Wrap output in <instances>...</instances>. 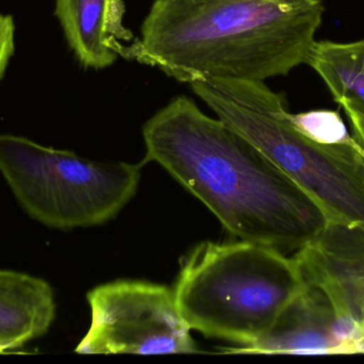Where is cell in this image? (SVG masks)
Wrapping results in <instances>:
<instances>
[{"instance_id":"52a82bcc","label":"cell","mask_w":364,"mask_h":364,"mask_svg":"<svg viewBox=\"0 0 364 364\" xmlns=\"http://www.w3.org/2000/svg\"><path fill=\"white\" fill-rule=\"evenodd\" d=\"M292 258L304 284L322 291L361 333L364 354V227L327 222Z\"/></svg>"},{"instance_id":"5bb4252c","label":"cell","mask_w":364,"mask_h":364,"mask_svg":"<svg viewBox=\"0 0 364 364\" xmlns=\"http://www.w3.org/2000/svg\"><path fill=\"white\" fill-rule=\"evenodd\" d=\"M350 125V134L364 150V115L350 109H343Z\"/></svg>"},{"instance_id":"5b68a950","label":"cell","mask_w":364,"mask_h":364,"mask_svg":"<svg viewBox=\"0 0 364 364\" xmlns=\"http://www.w3.org/2000/svg\"><path fill=\"white\" fill-rule=\"evenodd\" d=\"M142 164L95 162L0 135V173L32 219L57 230L100 226L136 196Z\"/></svg>"},{"instance_id":"8992f818","label":"cell","mask_w":364,"mask_h":364,"mask_svg":"<svg viewBox=\"0 0 364 364\" xmlns=\"http://www.w3.org/2000/svg\"><path fill=\"white\" fill-rule=\"evenodd\" d=\"M91 326L78 354L164 355L198 353L168 286L119 280L87 293Z\"/></svg>"},{"instance_id":"30bf717a","label":"cell","mask_w":364,"mask_h":364,"mask_svg":"<svg viewBox=\"0 0 364 364\" xmlns=\"http://www.w3.org/2000/svg\"><path fill=\"white\" fill-rule=\"evenodd\" d=\"M55 318V292L46 280L0 269V338L26 345L46 335Z\"/></svg>"},{"instance_id":"6da1fadb","label":"cell","mask_w":364,"mask_h":364,"mask_svg":"<svg viewBox=\"0 0 364 364\" xmlns=\"http://www.w3.org/2000/svg\"><path fill=\"white\" fill-rule=\"evenodd\" d=\"M146 155L203 202L230 234L288 254L326 216L263 152L192 98L175 96L143 126Z\"/></svg>"},{"instance_id":"9c48e42d","label":"cell","mask_w":364,"mask_h":364,"mask_svg":"<svg viewBox=\"0 0 364 364\" xmlns=\"http://www.w3.org/2000/svg\"><path fill=\"white\" fill-rule=\"evenodd\" d=\"M55 14L79 63L100 71L123 58L134 40L124 0H55Z\"/></svg>"},{"instance_id":"9a60e30c","label":"cell","mask_w":364,"mask_h":364,"mask_svg":"<svg viewBox=\"0 0 364 364\" xmlns=\"http://www.w3.org/2000/svg\"><path fill=\"white\" fill-rule=\"evenodd\" d=\"M25 344L18 340L9 339V338H0V354L15 350L17 348H23Z\"/></svg>"},{"instance_id":"7c38bea8","label":"cell","mask_w":364,"mask_h":364,"mask_svg":"<svg viewBox=\"0 0 364 364\" xmlns=\"http://www.w3.org/2000/svg\"><path fill=\"white\" fill-rule=\"evenodd\" d=\"M289 119L301 134L318 142L343 143L353 139L338 111L314 109L299 113H290Z\"/></svg>"},{"instance_id":"8fae6325","label":"cell","mask_w":364,"mask_h":364,"mask_svg":"<svg viewBox=\"0 0 364 364\" xmlns=\"http://www.w3.org/2000/svg\"><path fill=\"white\" fill-rule=\"evenodd\" d=\"M307 64L340 107L364 115V40L316 41Z\"/></svg>"},{"instance_id":"7a4b0ae2","label":"cell","mask_w":364,"mask_h":364,"mask_svg":"<svg viewBox=\"0 0 364 364\" xmlns=\"http://www.w3.org/2000/svg\"><path fill=\"white\" fill-rule=\"evenodd\" d=\"M321 0H155L123 58L192 83L265 81L307 64Z\"/></svg>"},{"instance_id":"4fadbf2b","label":"cell","mask_w":364,"mask_h":364,"mask_svg":"<svg viewBox=\"0 0 364 364\" xmlns=\"http://www.w3.org/2000/svg\"><path fill=\"white\" fill-rule=\"evenodd\" d=\"M15 23L11 15L0 14V80L15 51Z\"/></svg>"},{"instance_id":"ba28073f","label":"cell","mask_w":364,"mask_h":364,"mask_svg":"<svg viewBox=\"0 0 364 364\" xmlns=\"http://www.w3.org/2000/svg\"><path fill=\"white\" fill-rule=\"evenodd\" d=\"M363 339L342 318L328 297L304 284L269 331L256 343L230 353L264 355L363 354Z\"/></svg>"},{"instance_id":"277c9868","label":"cell","mask_w":364,"mask_h":364,"mask_svg":"<svg viewBox=\"0 0 364 364\" xmlns=\"http://www.w3.org/2000/svg\"><path fill=\"white\" fill-rule=\"evenodd\" d=\"M303 286L292 256L255 241H203L184 258L173 292L191 331L250 346Z\"/></svg>"},{"instance_id":"3957f363","label":"cell","mask_w":364,"mask_h":364,"mask_svg":"<svg viewBox=\"0 0 364 364\" xmlns=\"http://www.w3.org/2000/svg\"><path fill=\"white\" fill-rule=\"evenodd\" d=\"M191 89L256 145L322 209L328 222L364 227V150L355 140H312L289 119L284 95L264 81L208 78Z\"/></svg>"}]
</instances>
